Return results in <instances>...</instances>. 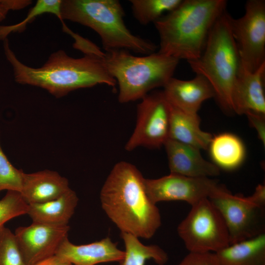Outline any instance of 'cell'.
<instances>
[{"instance_id":"obj_1","label":"cell","mask_w":265,"mask_h":265,"mask_svg":"<svg viewBox=\"0 0 265 265\" xmlns=\"http://www.w3.org/2000/svg\"><path fill=\"white\" fill-rule=\"evenodd\" d=\"M100 198L103 210L121 232L149 239L161 225L159 211L147 195L145 178L129 162L115 164Z\"/></svg>"},{"instance_id":"obj_2","label":"cell","mask_w":265,"mask_h":265,"mask_svg":"<svg viewBox=\"0 0 265 265\" xmlns=\"http://www.w3.org/2000/svg\"><path fill=\"white\" fill-rule=\"evenodd\" d=\"M3 41L4 54L12 67L15 80L19 83L42 88L56 98L98 84L112 87L117 84L92 54H84L76 58L59 50L53 53L42 67L35 68L21 62L11 50L8 40Z\"/></svg>"},{"instance_id":"obj_3","label":"cell","mask_w":265,"mask_h":265,"mask_svg":"<svg viewBox=\"0 0 265 265\" xmlns=\"http://www.w3.org/2000/svg\"><path fill=\"white\" fill-rule=\"evenodd\" d=\"M227 3L225 0H182L154 23L159 37L158 52L179 60L198 58Z\"/></svg>"},{"instance_id":"obj_4","label":"cell","mask_w":265,"mask_h":265,"mask_svg":"<svg viewBox=\"0 0 265 265\" xmlns=\"http://www.w3.org/2000/svg\"><path fill=\"white\" fill-rule=\"evenodd\" d=\"M90 53L116 80L120 103L141 100L154 89L163 87L179 61L158 52L137 56L125 50L103 52L97 46Z\"/></svg>"},{"instance_id":"obj_5","label":"cell","mask_w":265,"mask_h":265,"mask_svg":"<svg viewBox=\"0 0 265 265\" xmlns=\"http://www.w3.org/2000/svg\"><path fill=\"white\" fill-rule=\"evenodd\" d=\"M61 19L78 23L94 30L105 51L125 50L148 55L158 47L133 34L126 26L124 10L117 0H61Z\"/></svg>"},{"instance_id":"obj_6","label":"cell","mask_w":265,"mask_h":265,"mask_svg":"<svg viewBox=\"0 0 265 265\" xmlns=\"http://www.w3.org/2000/svg\"><path fill=\"white\" fill-rule=\"evenodd\" d=\"M225 10L216 20L200 56L187 61L196 74L204 76L212 86L223 110L233 113L232 95L241 66L238 53Z\"/></svg>"},{"instance_id":"obj_7","label":"cell","mask_w":265,"mask_h":265,"mask_svg":"<svg viewBox=\"0 0 265 265\" xmlns=\"http://www.w3.org/2000/svg\"><path fill=\"white\" fill-rule=\"evenodd\" d=\"M177 232L189 252L216 253L230 244L225 222L209 198L191 206Z\"/></svg>"},{"instance_id":"obj_8","label":"cell","mask_w":265,"mask_h":265,"mask_svg":"<svg viewBox=\"0 0 265 265\" xmlns=\"http://www.w3.org/2000/svg\"><path fill=\"white\" fill-rule=\"evenodd\" d=\"M229 22L241 67L255 72L265 63V1L247 0L244 14L238 19L230 15Z\"/></svg>"},{"instance_id":"obj_9","label":"cell","mask_w":265,"mask_h":265,"mask_svg":"<svg viewBox=\"0 0 265 265\" xmlns=\"http://www.w3.org/2000/svg\"><path fill=\"white\" fill-rule=\"evenodd\" d=\"M171 106L163 91L151 92L137 107L135 127L125 146L130 152L139 147L156 149L169 138Z\"/></svg>"},{"instance_id":"obj_10","label":"cell","mask_w":265,"mask_h":265,"mask_svg":"<svg viewBox=\"0 0 265 265\" xmlns=\"http://www.w3.org/2000/svg\"><path fill=\"white\" fill-rule=\"evenodd\" d=\"M209 199L225 222L230 244L265 233V209L253 204L248 197L233 195L225 187Z\"/></svg>"},{"instance_id":"obj_11","label":"cell","mask_w":265,"mask_h":265,"mask_svg":"<svg viewBox=\"0 0 265 265\" xmlns=\"http://www.w3.org/2000/svg\"><path fill=\"white\" fill-rule=\"evenodd\" d=\"M148 196L155 204L183 201L192 206L210 198L225 187L210 177H191L171 173L158 179H145Z\"/></svg>"},{"instance_id":"obj_12","label":"cell","mask_w":265,"mask_h":265,"mask_svg":"<svg viewBox=\"0 0 265 265\" xmlns=\"http://www.w3.org/2000/svg\"><path fill=\"white\" fill-rule=\"evenodd\" d=\"M69 225L57 226L34 222L17 228L14 235L27 265H33L55 255L61 243L68 238Z\"/></svg>"},{"instance_id":"obj_13","label":"cell","mask_w":265,"mask_h":265,"mask_svg":"<svg viewBox=\"0 0 265 265\" xmlns=\"http://www.w3.org/2000/svg\"><path fill=\"white\" fill-rule=\"evenodd\" d=\"M265 63L250 72L241 66L232 95L234 113L265 116Z\"/></svg>"},{"instance_id":"obj_14","label":"cell","mask_w":265,"mask_h":265,"mask_svg":"<svg viewBox=\"0 0 265 265\" xmlns=\"http://www.w3.org/2000/svg\"><path fill=\"white\" fill-rule=\"evenodd\" d=\"M163 88L165 97L171 106L190 114H197L204 101L215 97L211 83L204 76L198 74L187 80L172 77Z\"/></svg>"},{"instance_id":"obj_15","label":"cell","mask_w":265,"mask_h":265,"mask_svg":"<svg viewBox=\"0 0 265 265\" xmlns=\"http://www.w3.org/2000/svg\"><path fill=\"white\" fill-rule=\"evenodd\" d=\"M171 173L191 177L216 176L219 169L205 159L200 150L170 138L164 143Z\"/></svg>"},{"instance_id":"obj_16","label":"cell","mask_w":265,"mask_h":265,"mask_svg":"<svg viewBox=\"0 0 265 265\" xmlns=\"http://www.w3.org/2000/svg\"><path fill=\"white\" fill-rule=\"evenodd\" d=\"M57 255L73 265H95L100 263L120 262L124 251L119 249L117 243L107 237L99 241L76 245L67 238L60 245Z\"/></svg>"},{"instance_id":"obj_17","label":"cell","mask_w":265,"mask_h":265,"mask_svg":"<svg viewBox=\"0 0 265 265\" xmlns=\"http://www.w3.org/2000/svg\"><path fill=\"white\" fill-rule=\"evenodd\" d=\"M70 188L67 178L56 171L46 169L24 173L20 193L29 205L53 200Z\"/></svg>"},{"instance_id":"obj_18","label":"cell","mask_w":265,"mask_h":265,"mask_svg":"<svg viewBox=\"0 0 265 265\" xmlns=\"http://www.w3.org/2000/svg\"><path fill=\"white\" fill-rule=\"evenodd\" d=\"M78 201L76 193L70 188L53 200L28 205L26 214L32 222L57 226H67Z\"/></svg>"},{"instance_id":"obj_19","label":"cell","mask_w":265,"mask_h":265,"mask_svg":"<svg viewBox=\"0 0 265 265\" xmlns=\"http://www.w3.org/2000/svg\"><path fill=\"white\" fill-rule=\"evenodd\" d=\"M169 138L199 150L208 149L212 135L201 130L198 114H190L171 106Z\"/></svg>"},{"instance_id":"obj_20","label":"cell","mask_w":265,"mask_h":265,"mask_svg":"<svg viewBox=\"0 0 265 265\" xmlns=\"http://www.w3.org/2000/svg\"><path fill=\"white\" fill-rule=\"evenodd\" d=\"M215 253L222 265H265V234L230 244Z\"/></svg>"},{"instance_id":"obj_21","label":"cell","mask_w":265,"mask_h":265,"mask_svg":"<svg viewBox=\"0 0 265 265\" xmlns=\"http://www.w3.org/2000/svg\"><path fill=\"white\" fill-rule=\"evenodd\" d=\"M208 149L213 163L219 169L226 170L238 167L245 156V148L242 140L229 132L212 136Z\"/></svg>"},{"instance_id":"obj_22","label":"cell","mask_w":265,"mask_h":265,"mask_svg":"<svg viewBox=\"0 0 265 265\" xmlns=\"http://www.w3.org/2000/svg\"><path fill=\"white\" fill-rule=\"evenodd\" d=\"M125 250L119 265H145L146 262L152 259L158 265L165 264L167 254L157 245L143 244L137 237L131 234L121 232Z\"/></svg>"},{"instance_id":"obj_23","label":"cell","mask_w":265,"mask_h":265,"mask_svg":"<svg viewBox=\"0 0 265 265\" xmlns=\"http://www.w3.org/2000/svg\"><path fill=\"white\" fill-rule=\"evenodd\" d=\"M182 0H131L132 14L141 25L154 23L174 9Z\"/></svg>"},{"instance_id":"obj_24","label":"cell","mask_w":265,"mask_h":265,"mask_svg":"<svg viewBox=\"0 0 265 265\" xmlns=\"http://www.w3.org/2000/svg\"><path fill=\"white\" fill-rule=\"evenodd\" d=\"M61 0H38L30 10L26 18L22 22L10 26H0V40H4L11 32H21L26 28V25L37 16L44 13L55 15L63 23L61 17Z\"/></svg>"},{"instance_id":"obj_25","label":"cell","mask_w":265,"mask_h":265,"mask_svg":"<svg viewBox=\"0 0 265 265\" xmlns=\"http://www.w3.org/2000/svg\"><path fill=\"white\" fill-rule=\"evenodd\" d=\"M0 265H27L14 234L4 226L0 229Z\"/></svg>"},{"instance_id":"obj_26","label":"cell","mask_w":265,"mask_h":265,"mask_svg":"<svg viewBox=\"0 0 265 265\" xmlns=\"http://www.w3.org/2000/svg\"><path fill=\"white\" fill-rule=\"evenodd\" d=\"M28 205L20 192L8 190L5 195L0 200V229L7 221L26 214Z\"/></svg>"},{"instance_id":"obj_27","label":"cell","mask_w":265,"mask_h":265,"mask_svg":"<svg viewBox=\"0 0 265 265\" xmlns=\"http://www.w3.org/2000/svg\"><path fill=\"white\" fill-rule=\"evenodd\" d=\"M24 174L9 161L0 143V191L7 190L20 192Z\"/></svg>"},{"instance_id":"obj_28","label":"cell","mask_w":265,"mask_h":265,"mask_svg":"<svg viewBox=\"0 0 265 265\" xmlns=\"http://www.w3.org/2000/svg\"><path fill=\"white\" fill-rule=\"evenodd\" d=\"M178 265H222L215 253L189 252Z\"/></svg>"},{"instance_id":"obj_29","label":"cell","mask_w":265,"mask_h":265,"mask_svg":"<svg viewBox=\"0 0 265 265\" xmlns=\"http://www.w3.org/2000/svg\"><path fill=\"white\" fill-rule=\"evenodd\" d=\"M31 3L29 0H0V22L10 10L23 9Z\"/></svg>"},{"instance_id":"obj_30","label":"cell","mask_w":265,"mask_h":265,"mask_svg":"<svg viewBox=\"0 0 265 265\" xmlns=\"http://www.w3.org/2000/svg\"><path fill=\"white\" fill-rule=\"evenodd\" d=\"M251 126L257 132L258 136L262 142L265 144V116L249 114L246 115Z\"/></svg>"},{"instance_id":"obj_31","label":"cell","mask_w":265,"mask_h":265,"mask_svg":"<svg viewBox=\"0 0 265 265\" xmlns=\"http://www.w3.org/2000/svg\"><path fill=\"white\" fill-rule=\"evenodd\" d=\"M249 199L255 205L265 209V186L259 184L256 187L254 192L250 196Z\"/></svg>"},{"instance_id":"obj_32","label":"cell","mask_w":265,"mask_h":265,"mask_svg":"<svg viewBox=\"0 0 265 265\" xmlns=\"http://www.w3.org/2000/svg\"><path fill=\"white\" fill-rule=\"evenodd\" d=\"M33 265H73L61 257L54 255L42 260Z\"/></svg>"}]
</instances>
